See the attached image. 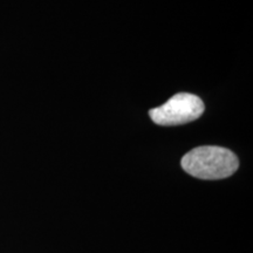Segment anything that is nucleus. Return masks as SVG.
Masks as SVG:
<instances>
[{"label": "nucleus", "mask_w": 253, "mask_h": 253, "mask_svg": "<svg viewBox=\"0 0 253 253\" xmlns=\"http://www.w3.org/2000/svg\"><path fill=\"white\" fill-rule=\"evenodd\" d=\"M182 168L189 175L199 179L216 181L232 176L239 167L238 157L229 149L216 145H203L183 156Z\"/></svg>", "instance_id": "nucleus-1"}, {"label": "nucleus", "mask_w": 253, "mask_h": 253, "mask_svg": "<svg viewBox=\"0 0 253 253\" xmlns=\"http://www.w3.org/2000/svg\"><path fill=\"white\" fill-rule=\"evenodd\" d=\"M204 109L203 101L197 95L179 93L173 95L163 106L150 109L149 116L158 126H181L201 118Z\"/></svg>", "instance_id": "nucleus-2"}]
</instances>
